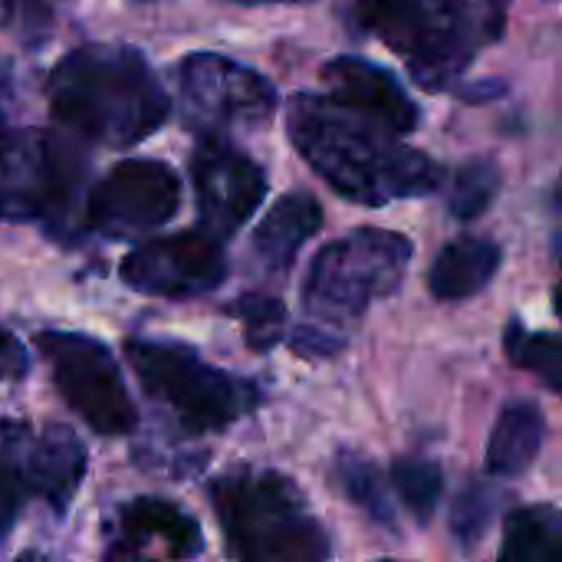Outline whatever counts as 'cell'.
<instances>
[{
	"label": "cell",
	"mask_w": 562,
	"mask_h": 562,
	"mask_svg": "<svg viewBox=\"0 0 562 562\" xmlns=\"http://www.w3.org/2000/svg\"><path fill=\"white\" fill-rule=\"evenodd\" d=\"M290 138L310 168L356 204L418 198L441 184V168L422 151L392 142L385 125L349 115L333 95H296L286 115Z\"/></svg>",
	"instance_id": "obj_1"
},
{
	"label": "cell",
	"mask_w": 562,
	"mask_h": 562,
	"mask_svg": "<svg viewBox=\"0 0 562 562\" xmlns=\"http://www.w3.org/2000/svg\"><path fill=\"white\" fill-rule=\"evenodd\" d=\"M53 115L79 138L125 148L148 138L168 119V95L132 46L92 43L66 53L49 72Z\"/></svg>",
	"instance_id": "obj_2"
},
{
	"label": "cell",
	"mask_w": 562,
	"mask_h": 562,
	"mask_svg": "<svg viewBox=\"0 0 562 562\" xmlns=\"http://www.w3.org/2000/svg\"><path fill=\"white\" fill-rule=\"evenodd\" d=\"M504 7L507 0H356V20L405 56L422 86L441 89L504 30Z\"/></svg>",
	"instance_id": "obj_3"
},
{
	"label": "cell",
	"mask_w": 562,
	"mask_h": 562,
	"mask_svg": "<svg viewBox=\"0 0 562 562\" xmlns=\"http://www.w3.org/2000/svg\"><path fill=\"white\" fill-rule=\"evenodd\" d=\"M211 501L231 550L250 562H313L329 557L323 527L300 491L273 471H234L214 481Z\"/></svg>",
	"instance_id": "obj_4"
},
{
	"label": "cell",
	"mask_w": 562,
	"mask_h": 562,
	"mask_svg": "<svg viewBox=\"0 0 562 562\" xmlns=\"http://www.w3.org/2000/svg\"><path fill=\"white\" fill-rule=\"evenodd\" d=\"M125 352L142 389L165 402L191 431H221L254 412L260 398L250 382L207 366L188 346L132 339Z\"/></svg>",
	"instance_id": "obj_5"
},
{
	"label": "cell",
	"mask_w": 562,
	"mask_h": 562,
	"mask_svg": "<svg viewBox=\"0 0 562 562\" xmlns=\"http://www.w3.org/2000/svg\"><path fill=\"white\" fill-rule=\"evenodd\" d=\"M412 260V240L392 231L362 227L333 240L310 267L306 310L319 323H349L369 303L398 290Z\"/></svg>",
	"instance_id": "obj_6"
},
{
	"label": "cell",
	"mask_w": 562,
	"mask_h": 562,
	"mask_svg": "<svg viewBox=\"0 0 562 562\" xmlns=\"http://www.w3.org/2000/svg\"><path fill=\"white\" fill-rule=\"evenodd\" d=\"M86 175V155L56 132H0V217L49 221L59 217Z\"/></svg>",
	"instance_id": "obj_7"
},
{
	"label": "cell",
	"mask_w": 562,
	"mask_h": 562,
	"mask_svg": "<svg viewBox=\"0 0 562 562\" xmlns=\"http://www.w3.org/2000/svg\"><path fill=\"white\" fill-rule=\"evenodd\" d=\"M178 82L184 125L201 138L260 128L277 109V92L257 69L217 53L188 56L178 69Z\"/></svg>",
	"instance_id": "obj_8"
},
{
	"label": "cell",
	"mask_w": 562,
	"mask_h": 562,
	"mask_svg": "<svg viewBox=\"0 0 562 562\" xmlns=\"http://www.w3.org/2000/svg\"><path fill=\"white\" fill-rule=\"evenodd\" d=\"M40 352L53 369V382L69 408L99 435L119 438L135 431L138 412L128 398L122 372L109 349L79 333H40Z\"/></svg>",
	"instance_id": "obj_9"
},
{
	"label": "cell",
	"mask_w": 562,
	"mask_h": 562,
	"mask_svg": "<svg viewBox=\"0 0 562 562\" xmlns=\"http://www.w3.org/2000/svg\"><path fill=\"white\" fill-rule=\"evenodd\" d=\"M181 204L178 175L165 161H119L89 194V227L105 237H138L175 217Z\"/></svg>",
	"instance_id": "obj_10"
},
{
	"label": "cell",
	"mask_w": 562,
	"mask_h": 562,
	"mask_svg": "<svg viewBox=\"0 0 562 562\" xmlns=\"http://www.w3.org/2000/svg\"><path fill=\"white\" fill-rule=\"evenodd\" d=\"M227 277L221 237L211 231H181L148 240L122 260V280L148 296L188 300L211 293Z\"/></svg>",
	"instance_id": "obj_11"
},
{
	"label": "cell",
	"mask_w": 562,
	"mask_h": 562,
	"mask_svg": "<svg viewBox=\"0 0 562 562\" xmlns=\"http://www.w3.org/2000/svg\"><path fill=\"white\" fill-rule=\"evenodd\" d=\"M191 181L204 231L221 240L234 237L267 194L263 168L237 151L227 138H201L191 158Z\"/></svg>",
	"instance_id": "obj_12"
},
{
	"label": "cell",
	"mask_w": 562,
	"mask_h": 562,
	"mask_svg": "<svg viewBox=\"0 0 562 562\" xmlns=\"http://www.w3.org/2000/svg\"><path fill=\"white\" fill-rule=\"evenodd\" d=\"M0 438L3 454L10 458V471L16 474L23 491L49 504L56 514H66L86 474L82 441L63 425L33 428L20 422H3Z\"/></svg>",
	"instance_id": "obj_13"
},
{
	"label": "cell",
	"mask_w": 562,
	"mask_h": 562,
	"mask_svg": "<svg viewBox=\"0 0 562 562\" xmlns=\"http://www.w3.org/2000/svg\"><path fill=\"white\" fill-rule=\"evenodd\" d=\"M201 553V527L175 504L138 497L119 507L109 527V560H188Z\"/></svg>",
	"instance_id": "obj_14"
},
{
	"label": "cell",
	"mask_w": 562,
	"mask_h": 562,
	"mask_svg": "<svg viewBox=\"0 0 562 562\" xmlns=\"http://www.w3.org/2000/svg\"><path fill=\"white\" fill-rule=\"evenodd\" d=\"M323 79L339 105L385 125L392 135H408L418 125V105L408 99L402 82L369 59L336 56L323 69Z\"/></svg>",
	"instance_id": "obj_15"
},
{
	"label": "cell",
	"mask_w": 562,
	"mask_h": 562,
	"mask_svg": "<svg viewBox=\"0 0 562 562\" xmlns=\"http://www.w3.org/2000/svg\"><path fill=\"white\" fill-rule=\"evenodd\" d=\"M323 224V211L319 201L313 194L293 191L283 194L267 217L260 221L257 234H254V254L263 263L267 273H286L300 254V247L319 231Z\"/></svg>",
	"instance_id": "obj_16"
},
{
	"label": "cell",
	"mask_w": 562,
	"mask_h": 562,
	"mask_svg": "<svg viewBox=\"0 0 562 562\" xmlns=\"http://www.w3.org/2000/svg\"><path fill=\"white\" fill-rule=\"evenodd\" d=\"M501 267V250L484 237L451 240L431 263L428 286L438 300H468L481 293Z\"/></svg>",
	"instance_id": "obj_17"
},
{
	"label": "cell",
	"mask_w": 562,
	"mask_h": 562,
	"mask_svg": "<svg viewBox=\"0 0 562 562\" xmlns=\"http://www.w3.org/2000/svg\"><path fill=\"white\" fill-rule=\"evenodd\" d=\"M543 412L530 402H517L507 405L504 415L497 418L494 431H491V445H487V471L494 477H517L524 474L540 448H543Z\"/></svg>",
	"instance_id": "obj_18"
},
{
	"label": "cell",
	"mask_w": 562,
	"mask_h": 562,
	"mask_svg": "<svg viewBox=\"0 0 562 562\" xmlns=\"http://www.w3.org/2000/svg\"><path fill=\"white\" fill-rule=\"evenodd\" d=\"M501 560L507 562H562V510L524 507L507 517Z\"/></svg>",
	"instance_id": "obj_19"
},
{
	"label": "cell",
	"mask_w": 562,
	"mask_h": 562,
	"mask_svg": "<svg viewBox=\"0 0 562 562\" xmlns=\"http://www.w3.org/2000/svg\"><path fill=\"white\" fill-rule=\"evenodd\" d=\"M507 356L543 379L547 389L562 395V336L557 333H530L520 323H510L507 329Z\"/></svg>",
	"instance_id": "obj_20"
},
{
	"label": "cell",
	"mask_w": 562,
	"mask_h": 562,
	"mask_svg": "<svg viewBox=\"0 0 562 562\" xmlns=\"http://www.w3.org/2000/svg\"><path fill=\"white\" fill-rule=\"evenodd\" d=\"M392 487L405 501V507L415 514L418 524H428V517L438 507L441 497V468L431 461H415L402 458L392 464Z\"/></svg>",
	"instance_id": "obj_21"
},
{
	"label": "cell",
	"mask_w": 562,
	"mask_h": 562,
	"mask_svg": "<svg viewBox=\"0 0 562 562\" xmlns=\"http://www.w3.org/2000/svg\"><path fill=\"white\" fill-rule=\"evenodd\" d=\"M339 481H342V491L349 494V501H356L372 520L379 524H392V501H389V491L379 477V471L356 458V454H346L339 461Z\"/></svg>",
	"instance_id": "obj_22"
},
{
	"label": "cell",
	"mask_w": 562,
	"mask_h": 562,
	"mask_svg": "<svg viewBox=\"0 0 562 562\" xmlns=\"http://www.w3.org/2000/svg\"><path fill=\"white\" fill-rule=\"evenodd\" d=\"M501 188V175L491 161H471L454 175L451 184V211L461 221H471L484 214L494 204V194Z\"/></svg>",
	"instance_id": "obj_23"
},
{
	"label": "cell",
	"mask_w": 562,
	"mask_h": 562,
	"mask_svg": "<svg viewBox=\"0 0 562 562\" xmlns=\"http://www.w3.org/2000/svg\"><path fill=\"white\" fill-rule=\"evenodd\" d=\"M234 313L244 323V339H247L250 349L267 352L270 346L280 342L283 326H286V310H283V303L277 296H257V293L240 296Z\"/></svg>",
	"instance_id": "obj_24"
},
{
	"label": "cell",
	"mask_w": 562,
	"mask_h": 562,
	"mask_svg": "<svg viewBox=\"0 0 562 562\" xmlns=\"http://www.w3.org/2000/svg\"><path fill=\"white\" fill-rule=\"evenodd\" d=\"M497 504H501V497H497V491H494L491 484L471 481V484L461 491V497L454 501V514H451V530H454V537H458L464 547H471V543L487 530V524L494 520Z\"/></svg>",
	"instance_id": "obj_25"
},
{
	"label": "cell",
	"mask_w": 562,
	"mask_h": 562,
	"mask_svg": "<svg viewBox=\"0 0 562 562\" xmlns=\"http://www.w3.org/2000/svg\"><path fill=\"white\" fill-rule=\"evenodd\" d=\"M26 375V352L23 346L0 326V382H16Z\"/></svg>",
	"instance_id": "obj_26"
},
{
	"label": "cell",
	"mask_w": 562,
	"mask_h": 562,
	"mask_svg": "<svg viewBox=\"0 0 562 562\" xmlns=\"http://www.w3.org/2000/svg\"><path fill=\"white\" fill-rule=\"evenodd\" d=\"M16 474L10 471V464L0 461V537L13 527L16 510H20V487H16Z\"/></svg>",
	"instance_id": "obj_27"
},
{
	"label": "cell",
	"mask_w": 562,
	"mask_h": 562,
	"mask_svg": "<svg viewBox=\"0 0 562 562\" xmlns=\"http://www.w3.org/2000/svg\"><path fill=\"white\" fill-rule=\"evenodd\" d=\"M342 342H333L323 326H306L293 336V349L303 356H333Z\"/></svg>",
	"instance_id": "obj_28"
},
{
	"label": "cell",
	"mask_w": 562,
	"mask_h": 562,
	"mask_svg": "<svg viewBox=\"0 0 562 562\" xmlns=\"http://www.w3.org/2000/svg\"><path fill=\"white\" fill-rule=\"evenodd\" d=\"M13 7H16V0H0V26L13 16Z\"/></svg>",
	"instance_id": "obj_29"
},
{
	"label": "cell",
	"mask_w": 562,
	"mask_h": 562,
	"mask_svg": "<svg viewBox=\"0 0 562 562\" xmlns=\"http://www.w3.org/2000/svg\"><path fill=\"white\" fill-rule=\"evenodd\" d=\"M557 313H560V316H562V286H560V290H557Z\"/></svg>",
	"instance_id": "obj_30"
},
{
	"label": "cell",
	"mask_w": 562,
	"mask_h": 562,
	"mask_svg": "<svg viewBox=\"0 0 562 562\" xmlns=\"http://www.w3.org/2000/svg\"><path fill=\"white\" fill-rule=\"evenodd\" d=\"M237 3H280V0H237Z\"/></svg>",
	"instance_id": "obj_31"
}]
</instances>
